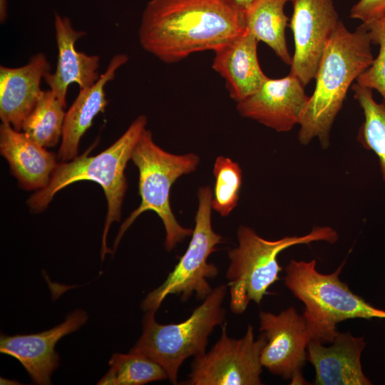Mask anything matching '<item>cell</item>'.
I'll list each match as a JSON object with an SVG mask.
<instances>
[{
  "label": "cell",
  "mask_w": 385,
  "mask_h": 385,
  "mask_svg": "<svg viewBox=\"0 0 385 385\" xmlns=\"http://www.w3.org/2000/svg\"><path fill=\"white\" fill-rule=\"evenodd\" d=\"M246 30L245 9L232 0H150L139 30L142 48L173 63L215 51Z\"/></svg>",
  "instance_id": "1"
},
{
  "label": "cell",
  "mask_w": 385,
  "mask_h": 385,
  "mask_svg": "<svg viewBox=\"0 0 385 385\" xmlns=\"http://www.w3.org/2000/svg\"><path fill=\"white\" fill-rule=\"evenodd\" d=\"M371 43L364 24L352 32L339 21L325 46L314 78V91L299 120L301 144L317 138L323 148L329 145L330 131L349 88L374 59Z\"/></svg>",
  "instance_id": "2"
},
{
  "label": "cell",
  "mask_w": 385,
  "mask_h": 385,
  "mask_svg": "<svg viewBox=\"0 0 385 385\" xmlns=\"http://www.w3.org/2000/svg\"><path fill=\"white\" fill-rule=\"evenodd\" d=\"M146 124V116L139 115L116 141L99 154L88 156L93 148L91 146L73 160L58 164L48 185L37 190L27 200L31 211L38 212L45 210L59 190L73 183L88 180L98 183L104 191L108 205L101 251L103 261L107 253L113 252L107 245L108 232L111 225L120 220L128 186L125 169Z\"/></svg>",
  "instance_id": "3"
},
{
  "label": "cell",
  "mask_w": 385,
  "mask_h": 385,
  "mask_svg": "<svg viewBox=\"0 0 385 385\" xmlns=\"http://www.w3.org/2000/svg\"><path fill=\"white\" fill-rule=\"evenodd\" d=\"M238 245L228 251L229 266L226 272L230 308L240 314L251 301L260 304L269 287L280 279L282 267L277 257L284 250L297 245L324 241L335 243L339 235L328 226H315L302 236H285L269 240L253 229L241 225L237 232Z\"/></svg>",
  "instance_id": "4"
},
{
  "label": "cell",
  "mask_w": 385,
  "mask_h": 385,
  "mask_svg": "<svg viewBox=\"0 0 385 385\" xmlns=\"http://www.w3.org/2000/svg\"><path fill=\"white\" fill-rule=\"evenodd\" d=\"M316 263L291 260L284 277L287 287L305 306L303 315L312 340L332 343L337 324L346 319H385L384 310L366 302L339 279L345 262L331 274L318 272Z\"/></svg>",
  "instance_id": "5"
},
{
  "label": "cell",
  "mask_w": 385,
  "mask_h": 385,
  "mask_svg": "<svg viewBox=\"0 0 385 385\" xmlns=\"http://www.w3.org/2000/svg\"><path fill=\"white\" fill-rule=\"evenodd\" d=\"M139 172L138 189L140 204L121 225L114 242V252L123 235L135 219L146 211L155 212L165 230V247L171 251L192 230L183 227L176 220L170 206L172 185L182 175L195 171L200 163L193 153L177 155L168 153L153 140L152 133L145 128L132 152L131 158Z\"/></svg>",
  "instance_id": "6"
},
{
  "label": "cell",
  "mask_w": 385,
  "mask_h": 385,
  "mask_svg": "<svg viewBox=\"0 0 385 385\" xmlns=\"http://www.w3.org/2000/svg\"><path fill=\"white\" fill-rule=\"evenodd\" d=\"M227 291V284L216 287L180 323L162 324L156 322L155 312H145L142 334L130 352L145 355L158 363L170 382L177 384L178 371L184 361L204 354L210 334L215 327L225 322L222 303Z\"/></svg>",
  "instance_id": "7"
},
{
  "label": "cell",
  "mask_w": 385,
  "mask_h": 385,
  "mask_svg": "<svg viewBox=\"0 0 385 385\" xmlns=\"http://www.w3.org/2000/svg\"><path fill=\"white\" fill-rule=\"evenodd\" d=\"M212 195L209 186L199 188L198 207L188 247L164 282L144 298L141 307L145 312H156L170 294H178L186 301L193 294L204 299L212 292L207 279L215 277L218 269L208 258L222 242V236L212 226Z\"/></svg>",
  "instance_id": "8"
},
{
  "label": "cell",
  "mask_w": 385,
  "mask_h": 385,
  "mask_svg": "<svg viewBox=\"0 0 385 385\" xmlns=\"http://www.w3.org/2000/svg\"><path fill=\"white\" fill-rule=\"evenodd\" d=\"M227 323L222 324L220 338L208 352L194 358L191 371L184 384L260 385L262 365L260 356L267 343L264 333L255 339L249 324L245 334L234 339L227 334Z\"/></svg>",
  "instance_id": "9"
},
{
  "label": "cell",
  "mask_w": 385,
  "mask_h": 385,
  "mask_svg": "<svg viewBox=\"0 0 385 385\" xmlns=\"http://www.w3.org/2000/svg\"><path fill=\"white\" fill-rule=\"evenodd\" d=\"M259 319L260 331L267 338L260 356L262 366L290 379L291 384H306L302 370L312 338L304 315L290 307L277 314L260 312Z\"/></svg>",
  "instance_id": "10"
},
{
  "label": "cell",
  "mask_w": 385,
  "mask_h": 385,
  "mask_svg": "<svg viewBox=\"0 0 385 385\" xmlns=\"http://www.w3.org/2000/svg\"><path fill=\"white\" fill-rule=\"evenodd\" d=\"M289 26L294 41L290 74L305 86L315 78L325 46L337 28L339 16L333 0H291Z\"/></svg>",
  "instance_id": "11"
},
{
  "label": "cell",
  "mask_w": 385,
  "mask_h": 385,
  "mask_svg": "<svg viewBox=\"0 0 385 385\" xmlns=\"http://www.w3.org/2000/svg\"><path fill=\"white\" fill-rule=\"evenodd\" d=\"M304 87L290 73L278 79L267 77L257 91L237 103V110L277 132H288L299 124L307 103Z\"/></svg>",
  "instance_id": "12"
},
{
  "label": "cell",
  "mask_w": 385,
  "mask_h": 385,
  "mask_svg": "<svg viewBox=\"0 0 385 385\" xmlns=\"http://www.w3.org/2000/svg\"><path fill=\"white\" fill-rule=\"evenodd\" d=\"M87 319V313L78 309L71 312L62 323L48 330L31 334H1L0 351L16 359L33 382L51 384V374L59 364V356L55 351L56 343L78 329Z\"/></svg>",
  "instance_id": "13"
},
{
  "label": "cell",
  "mask_w": 385,
  "mask_h": 385,
  "mask_svg": "<svg viewBox=\"0 0 385 385\" xmlns=\"http://www.w3.org/2000/svg\"><path fill=\"white\" fill-rule=\"evenodd\" d=\"M54 29L58 48L56 68L53 73L47 72L43 78L55 96L66 106L69 85L76 83L79 88H84L98 81L100 58L76 49V41L86 33L76 30L68 18L55 14Z\"/></svg>",
  "instance_id": "14"
},
{
  "label": "cell",
  "mask_w": 385,
  "mask_h": 385,
  "mask_svg": "<svg viewBox=\"0 0 385 385\" xmlns=\"http://www.w3.org/2000/svg\"><path fill=\"white\" fill-rule=\"evenodd\" d=\"M43 53L33 55L21 66H0V118L21 131L24 122L37 103L43 91L41 82L50 71Z\"/></svg>",
  "instance_id": "15"
},
{
  "label": "cell",
  "mask_w": 385,
  "mask_h": 385,
  "mask_svg": "<svg viewBox=\"0 0 385 385\" xmlns=\"http://www.w3.org/2000/svg\"><path fill=\"white\" fill-rule=\"evenodd\" d=\"M366 343L363 337L349 332H338L332 345L326 346L317 340H312L307 346V360L316 371L314 384L317 385H369L364 375L361 355Z\"/></svg>",
  "instance_id": "16"
},
{
  "label": "cell",
  "mask_w": 385,
  "mask_h": 385,
  "mask_svg": "<svg viewBox=\"0 0 385 385\" xmlns=\"http://www.w3.org/2000/svg\"><path fill=\"white\" fill-rule=\"evenodd\" d=\"M0 152L19 186L27 190L45 188L58 165L56 154L6 123L0 125Z\"/></svg>",
  "instance_id": "17"
},
{
  "label": "cell",
  "mask_w": 385,
  "mask_h": 385,
  "mask_svg": "<svg viewBox=\"0 0 385 385\" xmlns=\"http://www.w3.org/2000/svg\"><path fill=\"white\" fill-rule=\"evenodd\" d=\"M258 42L245 30L215 51L212 68L225 79L230 98L237 103L257 91L267 78L259 63Z\"/></svg>",
  "instance_id": "18"
},
{
  "label": "cell",
  "mask_w": 385,
  "mask_h": 385,
  "mask_svg": "<svg viewBox=\"0 0 385 385\" xmlns=\"http://www.w3.org/2000/svg\"><path fill=\"white\" fill-rule=\"evenodd\" d=\"M128 61L127 55H114L106 71L91 86L80 88L73 104L66 112L58 158L63 162L78 156V145L82 136L90 128L94 118L103 113L108 105L105 87L112 81L117 70Z\"/></svg>",
  "instance_id": "19"
},
{
  "label": "cell",
  "mask_w": 385,
  "mask_h": 385,
  "mask_svg": "<svg viewBox=\"0 0 385 385\" xmlns=\"http://www.w3.org/2000/svg\"><path fill=\"white\" fill-rule=\"evenodd\" d=\"M291 0H255L245 10V28L258 41L268 45L287 65L291 66L292 57L287 46L285 29L289 18L284 6Z\"/></svg>",
  "instance_id": "20"
},
{
  "label": "cell",
  "mask_w": 385,
  "mask_h": 385,
  "mask_svg": "<svg viewBox=\"0 0 385 385\" xmlns=\"http://www.w3.org/2000/svg\"><path fill=\"white\" fill-rule=\"evenodd\" d=\"M65 108L51 90L43 91L21 131L46 148L56 145L62 137Z\"/></svg>",
  "instance_id": "21"
},
{
  "label": "cell",
  "mask_w": 385,
  "mask_h": 385,
  "mask_svg": "<svg viewBox=\"0 0 385 385\" xmlns=\"http://www.w3.org/2000/svg\"><path fill=\"white\" fill-rule=\"evenodd\" d=\"M352 90L364 116L358 131L357 140L378 157L385 187V102L375 101L372 90L356 83L353 84Z\"/></svg>",
  "instance_id": "22"
},
{
  "label": "cell",
  "mask_w": 385,
  "mask_h": 385,
  "mask_svg": "<svg viewBox=\"0 0 385 385\" xmlns=\"http://www.w3.org/2000/svg\"><path fill=\"white\" fill-rule=\"evenodd\" d=\"M108 371L98 381L101 385H143L168 379L165 369L145 355L115 353Z\"/></svg>",
  "instance_id": "23"
},
{
  "label": "cell",
  "mask_w": 385,
  "mask_h": 385,
  "mask_svg": "<svg viewBox=\"0 0 385 385\" xmlns=\"http://www.w3.org/2000/svg\"><path fill=\"white\" fill-rule=\"evenodd\" d=\"M213 175L215 183L211 201L212 209L220 216L227 217L239 200L242 170L237 163L220 155L215 161Z\"/></svg>",
  "instance_id": "24"
},
{
  "label": "cell",
  "mask_w": 385,
  "mask_h": 385,
  "mask_svg": "<svg viewBox=\"0 0 385 385\" xmlns=\"http://www.w3.org/2000/svg\"><path fill=\"white\" fill-rule=\"evenodd\" d=\"M364 24L369 31L372 43L379 46V52L371 66L356 78L361 86L376 90L385 102V18Z\"/></svg>",
  "instance_id": "25"
},
{
  "label": "cell",
  "mask_w": 385,
  "mask_h": 385,
  "mask_svg": "<svg viewBox=\"0 0 385 385\" xmlns=\"http://www.w3.org/2000/svg\"><path fill=\"white\" fill-rule=\"evenodd\" d=\"M350 17L362 24L380 21L385 18V0H359L351 9Z\"/></svg>",
  "instance_id": "26"
},
{
  "label": "cell",
  "mask_w": 385,
  "mask_h": 385,
  "mask_svg": "<svg viewBox=\"0 0 385 385\" xmlns=\"http://www.w3.org/2000/svg\"><path fill=\"white\" fill-rule=\"evenodd\" d=\"M7 17V1L0 0V21L4 23Z\"/></svg>",
  "instance_id": "27"
},
{
  "label": "cell",
  "mask_w": 385,
  "mask_h": 385,
  "mask_svg": "<svg viewBox=\"0 0 385 385\" xmlns=\"http://www.w3.org/2000/svg\"><path fill=\"white\" fill-rule=\"evenodd\" d=\"M242 9L246 10L255 0H232Z\"/></svg>",
  "instance_id": "28"
}]
</instances>
